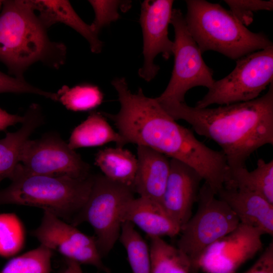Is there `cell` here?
<instances>
[{
	"label": "cell",
	"instance_id": "cell-24",
	"mask_svg": "<svg viewBox=\"0 0 273 273\" xmlns=\"http://www.w3.org/2000/svg\"><path fill=\"white\" fill-rule=\"evenodd\" d=\"M118 240L126 250L132 273H151L150 247L132 223L122 222Z\"/></svg>",
	"mask_w": 273,
	"mask_h": 273
},
{
	"label": "cell",
	"instance_id": "cell-9",
	"mask_svg": "<svg viewBox=\"0 0 273 273\" xmlns=\"http://www.w3.org/2000/svg\"><path fill=\"white\" fill-rule=\"evenodd\" d=\"M273 82V46L236 60V65L225 77L213 86L196 104L207 108L213 104L226 105L254 100Z\"/></svg>",
	"mask_w": 273,
	"mask_h": 273
},
{
	"label": "cell",
	"instance_id": "cell-36",
	"mask_svg": "<svg viewBox=\"0 0 273 273\" xmlns=\"http://www.w3.org/2000/svg\"><path fill=\"white\" fill-rule=\"evenodd\" d=\"M84 273V272H83Z\"/></svg>",
	"mask_w": 273,
	"mask_h": 273
},
{
	"label": "cell",
	"instance_id": "cell-25",
	"mask_svg": "<svg viewBox=\"0 0 273 273\" xmlns=\"http://www.w3.org/2000/svg\"><path fill=\"white\" fill-rule=\"evenodd\" d=\"M57 93L58 101L67 109L73 111H84L99 106L103 100V94L96 86L78 85L70 88L63 86Z\"/></svg>",
	"mask_w": 273,
	"mask_h": 273
},
{
	"label": "cell",
	"instance_id": "cell-30",
	"mask_svg": "<svg viewBox=\"0 0 273 273\" xmlns=\"http://www.w3.org/2000/svg\"><path fill=\"white\" fill-rule=\"evenodd\" d=\"M4 93L33 94L55 101L58 100L56 93L43 90L31 85L24 79L13 77L0 71V94Z\"/></svg>",
	"mask_w": 273,
	"mask_h": 273
},
{
	"label": "cell",
	"instance_id": "cell-16",
	"mask_svg": "<svg viewBox=\"0 0 273 273\" xmlns=\"http://www.w3.org/2000/svg\"><path fill=\"white\" fill-rule=\"evenodd\" d=\"M137 169L132 185L134 193L161 204L170 171V159L162 153L137 146Z\"/></svg>",
	"mask_w": 273,
	"mask_h": 273
},
{
	"label": "cell",
	"instance_id": "cell-2",
	"mask_svg": "<svg viewBox=\"0 0 273 273\" xmlns=\"http://www.w3.org/2000/svg\"><path fill=\"white\" fill-rule=\"evenodd\" d=\"M164 110L175 120L188 122L198 134L215 142L229 171L246 167L252 154L273 145V82L265 94L250 101L213 108L191 107L185 102Z\"/></svg>",
	"mask_w": 273,
	"mask_h": 273
},
{
	"label": "cell",
	"instance_id": "cell-3",
	"mask_svg": "<svg viewBox=\"0 0 273 273\" xmlns=\"http://www.w3.org/2000/svg\"><path fill=\"white\" fill-rule=\"evenodd\" d=\"M28 1H4L0 13V61L15 77L41 62L54 68L65 62L66 48L52 41Z\"/></svg>",
	"mask_w": 273,
	"mask_h": 273
},
{
	"label": "cell",
	"instance_id": "cell-12",
	"mask_svg": "<svg viewBox=\"0 0 273 273\" xmlns=\"http://www.w3.org/2000/svg\"><path fill=\"white\" fill-rule=\"evenodd\" d=\"M264 234L258 228L240 223L204 251L199 261V269L206 273H235L262 249Z\"/></svg>",
	"mask_w": 273,
	"mask_h": 273
},
{
	"label": "cell",
	"instance_id": "cell-10",
	"mask_svg": "<svg viewBox=\"0 0 273 273\" xmlns=\"http://www.w3.org/2000/svg\"><path fill=\"white\" fill-rule=\"evenodd\" d=\"M31 174L85 178L90 167L55 132L28 140L22 147L19 163Z\"/></svg>",
	"mask_w": 273,
	"mask_h": 273
},
{
	"label": "cell",
	"instance_id": "cell-23",
	"mask_svg": "<svg viewBox=\"0 0 273 273\" xmlns=\"http://www.w3.org/2000/svg\"><path fill=\"white\" fill-rule=\"evenodd\" d=\"M151 273H191L188 257L160 237L150 238Z\"/></svg>",
	"mask_w": 273,
	"mask_h": 273
},
{
	"label": "cell",
	"instance_id": "cell-31",
	"mask_svg": "<svg viewBox=\"0 0 273 273\" xmlns=\"http://www.w3.org/2000/svg\"><path fill=\"white\" fill-rule=\"evenodd\" d=\"M244 273H273L272 241L253 265Z\"/></svg>",
	"mask_w": 273,
	"mask_h": 273
},
{
	"label": "cell",
	"instance_id": "cell-35",
	"mask_svg": "<svg viewBox=\"0 0 273 273\" xmlns=\"http://www.w3.org/2000/svg\"><path fill=\"white\" fill-rule=\"evenodd\" d=\"M2 3H3V1H0V9L2 6Z\"/></svg>",
	"mask_w": 273,
	"mask_h": 273
},
{
	"label": "cell",
	"instance_id": "cell-29",
	"mask_svg": "<svg viewBox=\"0 0 273 273\" xmlns=\"http://www.w3.org/2000/svg\"><path fill=\"white\" fill-rule=\"evenodd\" d=\"M224 2L233 14L244 26H248L253 22L254 12L273 9L272 0H225Z\"/></svg>",
	"mask_w": 273,
	"mask_h": 273
},
{
	"label": "cell",
	"instance_id": "cell-5",
	"mask_svg": "<svg viewBox=\"0 0 273 273\" xmlns=\"http://www.w3.org/2000/svg\"><path fill=\"white\" fill-rule=\"evenodd\" d=\"M185 17L188 30L201 53L218 52L237 60L251 53L273 46L262 32L254 33L220 4L188 0Z\"/></svg>",
	"mask_w": 273,
	"mask_h": 273
},
{
	"label": "cell",
	"instance_id": "cell-8",
	"mask_svg": "<svg viewBox=\"0 0 273 273\" xmlns=\"http://www.w3.org/2000/svg\"><path fill=\"white\" fill-rule=\"evenodd\" d=\"M170 23L175 35L174 66L166 88L155 98L163 108L185 103V95L189 90L199 86L209 89L215 80L213 78V71L204 62L180 10H172Z\"/></svg>",
	"mask_w": 273,
	"mask_h": 273
},
{
	"label": "cell",
	"instance_id": "cell-14",
	"mask_svg": "<svg viewBox=\"0 0 273 273\" xmlns=\"http://www.w3.org/2000/svg\"><path fill=\"white\" fill-rule=\"evenodd\" d=\"M170 171L161 204L169 216L180 228L192 216L198 201L201 175L189 165L170 159Z\"/></svg>",
	"mask_w": 273,
	"mask_h": 273
},
{
	"label": "cell",
	"instance_id": "cell-32",
	"mask_svg": "<svg viewBox=\"0 0 273 273\" xmlns=\"http://www.w3.org/2000/svg\"><path fill=\"white\" fill-rule=\"evenodd\" d=\"M24 118V115L10 114L0 108V131L17 123H22Z\"/></svg>",
	"mask_w": 273,
	"mask_h": 273
},
{
	"label": "cell",
	"instance_id": "cell-7",
	"mask_svg": "<svg viewBox=\"0 0 273 273\" xmlns=\"http://www.w3.org/2000/svg\"><path fill=\"white\" fill-rule=\"evenodd\" d=\"M197 202L195 215L180 229L176 246L190 259L191 273H198L199 261L204 251L240 223L229 205L205 183L200 187Z\"/></svg>",
	"mask_w": 273,
	"mask_h": 273
},
{
	"label": "cell",
	"instance_id": "cell-33",
	"mask_svg": "<svg viewBox=\"0 0 273 273\" xmlns=\"http://www.w3.org/2000/svg\"><path fill=\"white\" fill-rule=\"evenodd\" d=\"M66 273H83L78 263L69 259H66Z\"/></svg>",
	"mask_w": 273,
	"mask_h": 273
},
{
	"label": "cell",
	"instance_id": "cell-20",
	"mask_svg": "<svg viewBox=\"0 0 273 273\" xmlns=\"http://www.w3.org/2000/svg\"><path fill=\"white\" fill-rule=\"evenodd\" d=\"M114 142L123 147V139L109 124L102 113L93 112L71 132L68 145L72 150L100 146Z\"/></svg>",
	"mask_w": 273,
	"mask_h": 273
},
{
	"label": "cell",
	"instance_id": "cell-28",
	"mask_svg": "<svg viewBox=\"0 0 273 273\" xmlns=\"http://www.w3.org/2000/svg\"><path fill=\"white\" fill-rule=\"evenodd\" d=\"M95 14L93 22L91 24L93 31L98 35L100 30L110 23L119 18L118 9L120 6L128 9V2L124 3L119 1H88Z\"/></svg>",
	"mask_w": 273,
	"mask_h": 273
},
{
	"label": "cell",
	"instance_id": "cell-18",
	"mask_svg": "<svg viewBox=\"0 0 273 273\" xmlns=\"http://www.w3.org/2000/svg\"><path fill=\"white\" fill-rule=\"evenodd\" d=\"M28 2L34 11L39 12L38 17L46 29L57 23H63L85 38L92 52L99 53L101 51L103 42L98 35L93 31L90 25L80 18L68 1L29 0Z\"/></svg>",
	"mask_w": 273,
	"mask_h": 273
},
{
	"label": "cell",
	"instance_id": "cell-17",
	"mask_svg": "<svg viewBox=\"0 0 273 273\" xmlns=\"http://www.w3.org/2000/svg\"><path fill=\"white\" fill-rule=\"evenodd\" d=\"M122 222H129L150 238L179 234L180 228L169 216L161 204L150 198L140 197L130 200L124 206Z\"/></svg>",
	"mask_w": 273,
	"mask_h": 273
},
{
	"label": "cell",
	"instance_id": "cell-4",
	"mask_svg": "<svg viewBox=\"0 0 273 273\" xmlns=\"http://www.w3.org/2000/svg\"><path fill=\"white\" fill-rule=\"evenodd\" d=\"M95 175L85 178L31 174L18 163L10 185L0 190V205L16 204L48 211L71 222L90 193Z\"/></svg>",
	"mask_w": 273,
	"mask_h": 273
},
{
	"label": "cell",
	"instance_id": "cell-21",
	"mask_svg": "<svg viewBox=\"0 0 273 273\" xmlns=\"http://www.w3.org/2000/svg\"><path fill=\"white\" fill-rule=\"evenodd\" d=\"M95 163L107 178L132 187L137 159L130 151L119 147L100 150L96 155Z\"/></svg>",
	"mask_w": 273,
	"mask_h": 273
},
{
	"label": "cell",
	"instance_id": "cell-22",
	"mask_svg": "<svg viewBox=\"0 0 273 273\" xmlns=\"http://www.w3.org/2000/svg\"><path fill=\"white\" fill-rule=\"evenodd\" d=\"M223 186L255 193L273 204V160L267 162L260 158L251 171L246 167L229 171Z\"/></svg>",
	"mask_w": 273,
	"mask_h": 273
},
{
	"label": "cell",
	"instance_id": "cell-26",
	"mask_svg": "<svg viewBox=\"0 0 273 273\" xmlns=\"http://www.w3.org/2000/svg\"><path fill=\"white\" fill-rule=\"evenodd\" d=\"M53 251L40 244L11 259L0 273H51Z\"/></svg>",
	"mask_w": 273,
	"mask_h": 273
},
{
	"label": "cell",
	"instance_id": "cell-34",
	"mask_svg": "<svg viewBox=\"0 0 273 273\" xmlns=\"http://www.w3.org/2000/svg\"><path fill=\"white\" fill-rule=\"evenodd\" d=\"M58 273H66V272L65 269H64V270H63L62 271H60L58 272Z\"/></svg>",
	"mask_w": 273,
	"mask_h": 273
},
{
	"label": "cell",
	"instance_id": "cell-19",
	"mask_svg": "<svg viewBox=\"0 0 273 273\" xmlns=\"http://www.w3.org/2000/svg\"><path fill=\"white\" fill-rule=\"evenodd\" d=\"M24 117L18 130L7 133L5 138L0 140V181L6 178H10L19 163L22 147L43 121L41 109L37 104L31 105Z\"/></svg>",
	"mask_w": 273,
	"mask_h": 273
},
{
	"label": "cell",
	"instance_id": "cell-11",
	"mask_svg": "<svg viewBox=\"0 0 273 273\" xmlns=\"http://www.w3.org/2000/svg\"><path fill=\"white\" fill-rule=\"evenodd\" d=\"M31 234L40 244L59 252L66 259L109 271L102 260L94 237L85 235L50 212L43 211L40 224Z\"/></svg>",
	"mask_w": 273,
	"mask_h": 273
},
{
	"label": "cell",
	"instance_id": "cell-13",
	"mask_svg": "<svg viewBox=\"0 0 273 273\" xmlns=\"http://www.w3.org/2000/svg\"><path fill=\"white\" fill-rule=\"evenodd\" d=\"M173 1H144L141 5L140 23L143 35L144 64L139 75L150 81L158 73L159 66L155 57L161 54L165 60L173 55L174 42L168 37Z\"/></svg>",
	"mask_w": 273,
	"mask_h": 273
},
{
	"label": "cell",
	"instance_id": "cell-6",
	"mask_svg": "<svg viewBox=\"0 0 273 273\" xmlns=\"http://www.w3.org/2000/svg\"><path fill=\"white\" fill-rule=\"evenodd\" d=\"M134 198L132 187L113 181L101 174L95 175L88 198L71 224L76 226L87 222L92 226L103 257L118 240L123 208Z\"/></svg>",
	"mask_w": 273,
	"mask_h": 273
},
{
	"label": "cell",
	"instance_id": "cell-27",
	"mask_svg": "<svg viewBox=\"0 0 273 273\" xmlns=\"http://www.w3.org/2000/svg\"><path fill=\"white\" fill-rule=\"evenodd\" d=\"M24 234L19 218L14 214H0V255L12 256L22 247Z\"/></svg>",
	"mask_w": 273,
	"mask_h": 273
},
{
	"label": "cell",
	"instance_id": "cell-1",
	"mask_svg": "<svg viewBox=\"0 0 273 273\" xmlns=\"http://www.w3.org/2000/svg\"><path fill=\"white\" fill-rule=\"evenodd\" d=\"M112 84L117 93L120 110L116 114L102 113L114 122L124 145L131 143L147 147L189 165L214 192L223 186L229 168L221 151L199 141L155 98L146 97L141 88L132 93L124 77L115 78Z\"/></svg>",
	"mask_w": 273,
	"mask_h": 273
},
{
	"label": "cell",
	"instance_id": "cell-15",
	"mask_svg": "<svg viewBox=\"0 0 273 273\" xmlns=\"http://www.w3.org/2000/svg\"><path fill=\"white\" fill-rule=\"evenodd\" d=\"M225 202L240 223L273 235V204L260 195L244 189L223 186L216 194Z\"/></svg>",
	"mask_w": 273,
	"mask_h": 273
}]
</instances>
